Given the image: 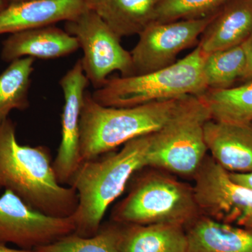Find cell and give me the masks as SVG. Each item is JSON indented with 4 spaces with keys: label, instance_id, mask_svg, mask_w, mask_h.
<instances>
[{
    "label": "cell",
    "instance_id": "cell-23",
    "mask_svg": "<svg viewBox=\"0 0 252 252\" xmlns=\"http://www.w3.org/2000/svg\"><path fill=\"white\" fill-rule=\"evenodd\" d=\"M228 0H159L155 21L165 23L212 16Z\"/></svg>",
    "mask_w": 252,
    "mask_h": 252
},
{
    "label": "cell",
    "instance_id": "cell-14",
    "mask_svg": "<svg viewBox=\"0 0 252 252\" xmlns=\"http://www.w3.org/2000/svg\"><path fill=\"white\" fill-rule=\"evenodd\" d=\"M207 150L228 172H252V124L208 121L205 125Z\"/></svg>",
    "mask_w": 252,
    "mask_h": 252
},
{
    "label": "cell",
    "instance_id": "cell-13",
    "mask_svg": "<svg viewBox=\"0 0 252 252\" xmlns=\"http://www.w3.org/2000/svg\"><path fill=\"white\" fill-rule=\"evenodd\" d=\"M79 49L74 36L61 28L49 26L10 34L2 42L1 59L9 63L26 57L59 59Z\"/></svg>",
    "mask_w": 252,
    "mask_h": 252
},
{
    "label": "cell",
    "instance_id": "cell-27",
    "mask_svg": "<svg viewBox=\"0 0 252 252\" xmlns=\"http://www.w3.org/2000/svg\"><path fill=\"white\" fill-rule=\"evenodd\" d=\"M9 4L8 0H0V11L4 9Z\"/></svg>",
    "mask_w": 252,
    "mask_h": 252
},
{
    "label": "cell",
    "instance_id": "cell-17",
    "mask_svg": "<svg viewBox=\"0 0 252 252\" xmlns=\"http://www.w3.org/2000/svg\"><path fill=\"white\" fill-rule=\"evenodd\" d=\"M119 37L135 35L155 21L159 0H83Z\"/></svg>",
    "mask_w": 252,
    "mask_h": 252
},
{
    "label": "cell",
    "instance_id": "cell-4",
    "mask_svg": "<svg viewBox=\"0 0 252 252\" xmlns=\"http://www.w3.org/2000/svg\"><path fill=\"white\" fill-rule=\"evenodd\" d=\"M205 58L197 46L188 56L169 67L107 79L93 94V98L105 107H129L188 95L200 97L208 90L203 73Z\"/></svg>",
    "mask_w": 252,
    "mask_h": 252
},
{
    "label": "cell",
    "instance_id": "cell-11",
    "mask_svg": "<svg viewBox=\"0 0 252 252\" xmlns=\"http://www.w3.org/2000/svg\"><path fill=\"white\" fill-rule=\"evenodd\" d=\"M81 59L60 81L64 95L61 116V141L53 165L58 181L69 184L77 172L82 159L80 152V121L86 89L89 84Z\"/></svg>",
    "mask_w": 252,
    "mask_h": 252
},
{
    "label": "cell",
    "instance_id": "cell-6",
    "mask_svg": "<svg viewBox=\"0 0 252 252\" xmlns=\"http://www.w3.org/2000/svg\"><path fill=\"white\" fill-rule=\"evenodd\" d=\"M193 187L158 173L140 177L114 208L112 220L120 224L177 223L187 226L199 215Z\"/></svg>",
    "mask_w": 252,
    "mask_h": 252
},
{
    "label": "cell",
    "instance_id": "cell-8",
    "mask_svg": "<svg viewBox=\"0 0 252 252\" xmlns=\"http://www.w3.org/2000/svg\"><path fill=\"white\" fill-rule=\"evenodd\" d=\"M194 177V196L203 215L252 230V189L233 182L212 158L205 159Z\"/></svg>",
    "mask_w": 252,
    "mask_h": 252
},
{
    "label": "cell",
    "instance_id": "cell-7",
    "mask_svg": "<svg viewBox=\"0 0 252 252\" xmlns=\"http://www.w3.org/2000/svg\"><path fill=\"white\" fill-rule=\"evenodd\" d=\"M65 31L77 39L82 49L84 74L96 89L102 87L114 71L122 73V77L135 75L131 53L121 44L122 38L94 11L86 10L67 21Z\"/></svg>",
    "mask_w": 252,
    "mask_h": 252
},
{
    "label": "cell",
    "instance_id": "cell-21",
    "mask_svg": "<svg viewBox=\"0 0 252 252\" xmlns=\"http://www.w3.org/2000/svg\"><path fill=\"white\" fill-rule=\"evenodd\" d=\"M247 56L243 44L205 56L203 73L208 89L230 88L239 78H243Z\"/></svg>",
    "mask_w": 252,
    "mask_h": 252
},
{
    "label": "cell",
    "instance_id": "cell-9",
    "mask_svg": "<svg viewBox=\"0 0 252 252\" xmlns=\"http://www.w3.org/2000/svg\"><path fill=\"white\" fill-rule=\"evenodd\" d=\"M72 215L50 216L29 206L5 190L0 196V243H11L24 250L45 246L75 231Z\"/></svg>",
    "mask_w": 252,
    "mask_h": 252
},
{
    "label": "cell",
    "instance_id": "cell-1",
    "mask_svg": "<svg viewBox=\"0 0 252 252\" xmlns=\"http://www.w3.org/2000/svg\"><path fill=\"white\" fill-rule=\"evenodd\" d=\"M53 162L45 146L19 144L11 119L0 125V189L10 190L46 215L72 216L79 203L77 191L60 183Z\"/></svg>",
    "mask_w": 252,
    "mask_h": 252
},
{
    "label": "cell",
    "instance_id": "cell-5",
    "mask_svg": "<svg viewBox=\"0 0 252 252\" xmlns=\"http://www.w3.org/2000/svg\"><path fill=\"white\" fill-rule=\"evenodd\" d=\"M210 111L197 96H186L173 116L151 134L147 167L183 176L195 175L207 151L205 125Z\"/></svg>",
    "mask_w": 252,
    "mask_h": 252
},
{
    "label": "cell",
    "instance_id": "cell-19",
    "mask_svg": "<svg viewBox=\"0 0 252 252\" xmlns=\"http://www.w3.org/2000/svg\"><path fill=\"white\" fill-rule=\"evenodd\" d=\"M212 120L248 125L252 122V80L236 87L208 89L200 96Z\"/></svg>",
    "mask_w": 252,
    "mask_h": 252
},
{
    "label": "cell",
    "instance_id": "cell-12",
    "mask_svg": "<svg viewBox=\"0 0 252 252\" xmlns=\"http://www.w3.org/2000/svg\"><path fill=\"white\" fill-rule=\"evenodd\" d=\"M83 0H30L0 11V35L72 21L87 10Z\"/></svg>",
    "mask_w": 252,
    "mask_h": 252
},
{
    "label": "cell",
    "instance_id": "cell-15",
    "mask_svg": "<svg viewBox=\"0 0 252 252\" xmlns=\"http://www.w3.org/2000/svg\"><path fill=\"white\" fill-rule=\"evenodd\" d=\"M252 33V0H228L214 15L198 46L205 56L243 44Z\"/></svg>",
    "mask_w": 252,
    "mask_h": 252
},
{
    "label": "cell",
    "instance_id": "cell-3",
    "mask_svg": "<svg viewBox=\"0 0 252 252\" xmlns=\"http://www.w3.org/2000/svg\"><path fill=\"white\" fill-rule=\"evenodd\" d=\"M184 97L134 107H111L97 103L92 94L86 92L80 121L82 162L97 158L132 139L157 132L170 120Z\"/></svg>",
    "mask_w": 252,
    "mask_h": 252
},
{
    "label": "cell",
    "instance_id": "cell-26",
    "mask_svg": "<svg viewBox=\"0 0 252 252\" xmlns=\"http://www.w3.org/2000/svg\"><path fill=\"white\" fill-rule=\"evenodd\" d=\"M0 252H34L33 250H24V249H12L8 248L6 244L0 243Z\"/></svg>",
    "mask_w": 252,
    "mask_h": 252
},
{
    "label": "cell",
    "instance_id": "cell-18",
    "mask_svg": "<svg viewBox=\"0 0 252 252\" xmlns=\"http://www.w3.org/2000/svg\"><path fill=\"white\" fill-rule=\"evenodd\" d=\"M123 225V252H189L185 226L177 223Z\"/></svg>",
    "mask_w": 252,
    "mask_h": 252
},
{
    "label": "cell",
    "instance_id": "cell-16",
    "mask_svg": "<svg viewBox=\"0 0 252 252\" xmlns=\"http://www.w3.org/2000/svg\"><path fill=\"white\" fill-rule=\"evenodd\" d=\"M189 252H252V230L198 216L185 227Z\"/></svg>",
    "mask_w": 252,
    "mask_h": 252
},
{
    "label": "cell",
    "instance_id": "cell-25",
    "mask_svg": "<svg viewBox=\"0 0 252 252\" xmlns=\"http://www.w3.org/2000/svg\"><path fill=\"white\" fill-rule=\"evenodd\" d=\"M230 179L244 187L252 189V172L245 173H237V172H228Z\"/></svg>",
    "mask_w": 252,
    "mask_h": 252
},
{
    "label": "cell",
    "instance_id": "cell-10",
    "mask_svg": "<svg viewBox=\"0 0 252 252\" xmlns=\"http://www.w3.org/2000/svg\"><path fill=\"white\" fill-rule=\"evenodd\" d=\"M215 14L198 19L151 23L139 34V40L130 52L135 75L174 64L177 55L198 41Z\"/></svg>",
    "mask_w": 252,
    "mask_h": 252
},
{
    "label": "cell",
    "instance_id": "cell-28",
    "mask_svg": "<svg viewBox=\"0 0 252 252\" xmlns=\"http://www.w3.org/2000/svg\"><path fill=\"white\" fill-rule=\"evenodd\" d=\"M8 1H9V4H11V3L21 2V1H30V0H8Z\"/></svg>",
    "mask_w": 252,
    "mask_h": 252
},
{
    "label": "cell",
    "instance_id": "cell-20",
    "mask_svg": "<svg viewBox=\"0 0 252 252\" xmlns=\"http://www.w3.org/2000/svg\"><path fill=\"white\" fill-rule=\"evenodd\" d=\"M34 59L26 57L10 63L0 74V125L11 111L30 107L29 91Z\"/></svg>",
    "mask_w": 252,
    "mask_h": 252
},
{
    "label": "cell",
    "instance_id": "cell-24",
    "mask_svg": "<svg viewBox=\"0 0 252 252\" xmlns=\"http://www.w3.org/2000/svg\"><path fill=\"white\" fill-rule=\"evenodd\" d=\"M243 45L246 52L247 66L243 79L252 80V33L243 43Z\"/></svg>",
    "mask_w": 252,
    "mask_h": 252
},
{
    "label": "cell",
    "instance_id": "cell-2",
    "mask_svg": "<svg viewBox=\"0 0 252 252\" xmlns=\"http://www.w3.org/2000/svg\"><path fill=\"white\" fill-rule=\"evenodd\" d=\"M151 134L132 139L119 152L83 161L68 186L77 191L79 203L73 214L74 233L94 236L111 204L125 190L132 176L147 167Z\"/></svg>",
    "mask_w": 252,
    "mask_h": 252
},
{
    "label": "cell",
    "instance_id": "cell-22",
    "mask_svg": "<svg viewBox=\"0 0 252 252\" xmlns=\"http://www.w3.org/2000/svg\"><path fill=\"white\" fill-rule=\"evenodd\" d=\"M123 225L115 223L101 226L94 236L81 237L75 233L68 235L34 252H123Z\"/></svg>",
    "mask_w": 252,
    "mask_h": 252
}]
</instances>
